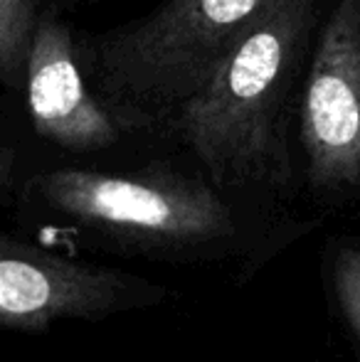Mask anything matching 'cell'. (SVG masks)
<instances>
[{
    "label": "cell",
    "instance_id": "1",
    "mask_svg": "<svg viewBox=\"0 0 360 362\" xmlns=\"http://www.w3.org/2000/svg\"><path fill=\"white\" fill-rule=\"evenodd\" d=\"M323 0H277L166 134L222 190L291 185L289 119L308 67Z\"/></svg>",
    "mask_w": 360,
    "mask_h": 362
},
{
    "label": "cell",
    "instance_id": "2",
    "mask_svg": "<svg viewBox=\"0 0 360 362\" xmlns=\"http://www.w3.org/2000/svg\"><path fill=\"white\" fill-rule=\"evenodd\" d=\"M202 173H106L57 168L25 185L33 210L62 232L106 252L170 264L247 262L255 229L247 215Z\"/></svg>",
    "mask_w": 360,
    "mask_h": 362
},
{
    "label": "cell",
    "instance_id": "3",
    "mask_svg": "<svg viewBox=\"0 0 360 362\" xmlns=\"http://www.w3.org/2000/svg\"><path fill=\"white\" fill-rule=\"evenodd\" d=\"M277 0H166L82 45L84 79L121 129L166 134Z\"/></svg>",
    "mask_w": 360,
    "mask_h": 362
},
{
    "label": "cell",
    "instance_id": "4",
    "mask_svg": "<svg viewBox=\"0 0 360 362\" xmlns=\"http://www.w3.org/2000/svg\"><path fill=\"white\" fill-rule=\"evenodd\" d=\"M170 298L168 286L139 274L0 234V328L45 333L64 320L99 323Z\"/></svg>",
    "mask_w": 360,
    "mask_h": 362
},
{
    "label": "cell",
    "instance_id": "5",
    "mask_svg": "<svg viewBox=\"0 0 360 362\" xmlns=\"http://www.w3.org/2000/svg\"><path fill=\"white\" fill-rule=\"evenodd\" d=\"M298 141L316 195L360 190V0H336L318 28L298 94Z\"/></svg>",
    "mask_w": 360,
    "mask_h": 362
},
{
    "label": "cell",
    "instance_id": "6",
    "mask_svg": "<svg viewBox=\"0 0 360 362\" xmlns=\"http://www.w3.org/2000/svg\"><path fill=\"white\" fill-rule=\"evenodd\" d=\"M28 109L50 144L72 153H94L121 141V124L89 89L77 42L54 13H42L28 54Z\"/></svg>",
    "mask_w": 360,
    "mask_h": 362
},
{
    "label": "cell",
    "instance_id": "7",
    "mask_svg": "<svg viewBox=\"0 0 360 362\" xmlns=\"http://www.w3.org/2000/svg\"><path fill=\"white\" fill-rule=\"evenodd\" d=\"M37 20L35 0H0V79L8 86L25 84Z\"/></svg>",
    "mask_w": 360,
    "mask_h": 362
},
{
    "label": "cell",
    "instance_id": "8",
    "mask_svg": "<svg viewBox=\"0 0 360 362\" xmlns=\"http://www.w3.org/2000/svg\"><path fill=\"white\" fill-rule=\"evenodd\" d=\"M333 288L348 325L360 340V249L343 247L333 262Z\"/></svg>",
    "mask_w": 360,
    "mask_h": 362
},
{
    "label": "cell",
    "instance_id": "9",
    "mask_svg": "<svg viewBox=\"0 0 360 362\" xmlns=\"http://www.w3.org/2000/svg\"><path fill=\"white\" fill-rule=\"evenodd\" d=\"M0 168H3V170L8 168V151H5L3 146H0Z\"/></svg>",
    "mask_w": 360,
    "mask_h": 362
}]
</instances>
